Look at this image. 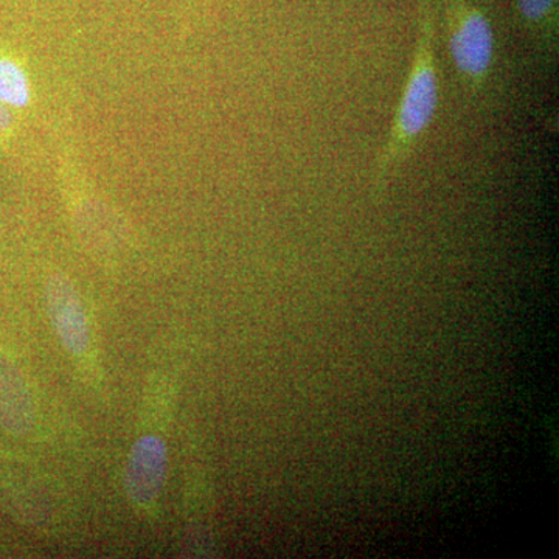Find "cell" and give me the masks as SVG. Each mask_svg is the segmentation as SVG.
Masks as SVG:
<instances>
[{
    "mask_svg": "<svg viewBox=\"0 0 559 559\" xmlns=\"http://www.w3.org/2000/svg\"><path fill=\"white\" fill-rule=\"evenodd\" d=\"M36 409L31 388L21 370L0 355V428L24 437L35 428Z\"/></svg>",
    "mask_w": 559,
    "mask_h": 559,
    "instance_id": "obj_5",
    "label": "cell"
},
{
    "mask_svg": "<svg viewBox=\"0 0 559 559\" xmlns=\"http://www.w3.org/2000/svg\"><path fill=\"white\" fill-rule=\"evenodd\" d=\"M448 47L462 86L479 94L487 86L496 57L495 31L487 13L469 0H444Z\"/></svg>",
    "mask_w": 559,
    "mask_h": 559,
    "instance_id": "obj_2",
    "label": "cell"
},
{
    "mask_svg": "<svg viewBox=\"0 0 559 559\" xmlns=\"http://www.w3.org/2000/svg\"><path fill=\"white\" fill-rule=\"evenodd\" d=\"M46 299L62 345L72 355H84L91 345L90 322L72 283L62 275H51L46 285Z\"/></svg>",
    "mask_w": 559,
    "mask_h": 559,
    "instance_id": "obj_4",
    "label": "cell"
},
{
    "mask_svg": "<svg viewBox=\"0 0 559 559\" xmlns=\"http://www.w3.org/2000/svg\"><path fill=\"white\" fill-rule=\"evenodd\" d=\"M31 97V83L21 66L0 58V103L9 108H24Z\"/></svg>",
    "mask_w": 559,
    "mask_h": 559,
    "instance_id": "obj_7",
    "label": "cell"
},
{
    "mask_svg": "<svg viewBox=\"0 0 559 559\" xmlns=\"http://www.w3.org/2000/svg\"><path fill=\"white\" fill-rule=\"evenodd\" d=\"M168 451L157 436L135 441L124 468V489L132 503L151 506L159 498L167 479Z\"/></svg>",
    "mask_w": 559,
    "mask_h": 559,
    "instance_id": "obj_3",
    "label": "cell"
},
{
    "mask_svg": "<svg viewBox=\"0 0 559 559\" xmlns=\"http://www.w3.org/2000/svg\"><path fill=\"white\" fill-rule=\"evenodd\" d=\"M518 11L530 38L544 53H555L558 40L559 0H516Z\"/></svg>",
    "mask_w": 559,
    "mask_h": 559,
    "instance_id": "obj_6",
    "label": "cell"
},
{
    "mask_svg": "<svg viewBox=\"0 0 559 559\" xmlns=\"http://www.w3.org/2000/svg\"><path fill=\"white\" fill-rule=\"evenodd\" d=\"M436 0H419L418 35L409 76L389 138L374 162L371 190L381 194L429 130L440 103L436 57Z\"/></svg>",
    "mask_w": 559,
    "mask_h": 559,
    "instance_id": "obj_1",
    "label": "cell"
},
{
    "mask_svg": "<svg viewBox=\"0 0 559 559\" xmlns=\"http://www.w3.org/2000/svg\"><path fill=\"white\" fill-rule=\"evenodd\" d=\"M11 121H13V119H11L9 106L2 105V103H0V134L9 130L11 127Z\"/></svg>",
    "mask_w": 559,
    "mask_h": 559,
    "instance_id": "obj_8",
    "label": "cell"
}]
</instances>
